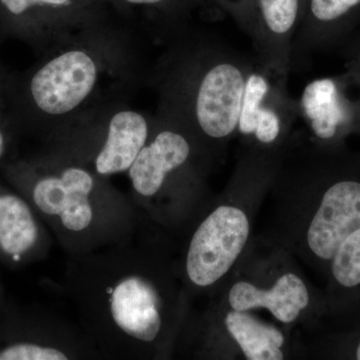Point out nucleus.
Segmentation results:
<instances>
[{
    "mask_svg": "<svg viewBox=\"0 0 360 360\" xmlns=\"http://www.w3.org/2000/svg\"><path fill=\"white\" fill-rule=\"evenodd\" d=\"M9 186L30 201L68 257L136 238L143 217L108 177L39 148L0 165Z\"/></svg>",
    "mask_w": 360,
    "mask_h": 360,
    "instance_id": "39448f33",
    "label": "nucleus"
},
{
    "mask_svg": "<svg viewBox=\"0 0 360 360\" xmlns=\"http://www.w3.org/2000/svg\"><path fill=\"white\" fill-rule=\"evenodd\" d=\"M141 28L111 11L13 72L7 111L21 136L41 141L54 130L104 104L129 101L148 85L150 63Z\"/></svg>",
    "mask_w": 360,
    "mask_h": 360,
    "instance_id": "f03ea898",
    "label": "nucleus"
},
{
    "mask_svg": "<svg viewBox=\"0 0 360 360\" xmlns=\"http://www.w3.org/2000/svg\"><path fill=\"white\" fill-rule=\"evenodd\" d=\"M103 359L80 326L39 305L7 300L0 317V360Z\"/></svg>",
    "mask_w": 360,
    "mask_h": 360,
    "instance_id": "1a4fd4ad",
    "label": "nucleus"
},
{
    "mask_svg": "<svg viewBox=\"0 0 360 360\" xmlns=\"http://www.w3.org/2000/svg\"><path fill=\"white\" fill-rule=\"evenodd\" d=\"M297 103L309 141L317 148H345L350 135H359L360 84L347 71L311 80Z\"/></svg>",
    "mask_w": 360,
    "mask_h": 360,
    "instance_id": "ddd939ff",
    "label": "nucleus"
},
{
    "mask_svg": "<svg viewBox=\"0 0 360 360\" xmlns=\"http://www.w3.org/2000/svg\"><path fill=\"white\" fill-rule=\"evenodd\" d=\"M0 85V165L18 156V143L22 139L7 111L4 89Z\"/></svg>",
    "mask_w": 360,
    "mask_h": 360,
    "instance_id": "412c9836",
    "label": "nucleus"
},
{
    "mask_svg": "<svg viewBox=\"0 0 360 360\" xmlns=\"http://www.w3.org/2000/svg\"><path fill=\"white\" fill-rule=\"evenodd\" d=\"M303 6L304 0H253L252 21L248 35L257 63L276 77L288 79Z\"/></svg>",
    "mask_w": 360,
    "mask_h": 360,
    "instance_id": "2eb2a0df",
    "label": "nucleus"
},
{
    "mask_svg": "<svg viewBox=\"0 0 360 360\" xmlns=\"http://www.w3.org/2000/svg\"><path fill=\"white\" fill-rule=\"evenodd\" d=\"M11 73L13 72H11V71L1 63V60H0V85L7 84L9 77H11Z\"/></svg>",
    "mask_w": 360,
    "mask_h": 360,
    "instance_id": "5701e85b",
    "label": "nucleus"
},
{
    "mask_svg": "<svg viewBox=\"0 0 360 360\" xmlns=\"http://www.w3.org/2000/svg\"><path fill=\"white\" fill-rule=\"evenodd\" d=\"M53 240L30 201L0 181V264L15 270L44 262Z\"/></svg>",
    "mask_w": 360,
    "mask_h": 360,
    "instance_id": "4468645a",
    "label": "nucleus"
},
{
    "mask_svg": "<svg viewBox=\"0 0 360 360\" xmlns=\"http://www.w3.org/2000/svg\"><path fill=\"white\" fill-rule=\"evenodd\" d=\"M7 303L6 288H4V283H2L1 277H0V317L4 312V307Z\"/></svg>",
    "mask_w": 360,
    "mask_h": 360,
    "instance_id": "b1692460",
    "label": "nucleus"
},
{
    "mask_svg": "<svg viewBox=\"0 0 360 360\" xmlns=\"http://www.w3.org/2000/svg\"><path fill=\"white\" fill-rule=\"evenodd\" d=\"M202 20L217 21L231 16L248 34L252 21L253 0H189Z\"/></svg>",
    "mask_w": 360,
    "mask_h": 360,
    "instance_id": "aec40b11",
    "label": "nucleus"
},
{
    "mask_svg": "<svg viewBox=\"0 0 360 360\" xmlns=\"http://www.w3.org/2000/svg\"><path fill=\"white\" fill-rule=\"evenodd\" d=\"M269 276H231L220 304L245 311L266 310L284 326L307 319V328H315L328 316L326 295L315 290L292 264L284 262Z\"/></svg>",
    "mask_w": 360,
    "mask_h": 360,
    "instance_id": "9d476101",
    "label": "nucleus"
},
{
    "mask_svg": "<svg viewBox=\"0 0 360 360\" xmlns=\"http://www.w3.org/2000/svg\"><path fill=\"white\" fill-rule=\"evenodd\" d=\"M137 236L66 260L63 291L103 359H172L191 312L175 260Z\"/></svg>",
    "mask_w": 360,
    "mask_h": 360,
    "instance_id": "f257e3e1",
    "label": "nucleus"
},
{
    "mask_svg": "<svg viewBox=\"0 0 360 360\" xmlns=\"http://www.w3.org/2000/svg\"><path fill=\"white\" fill-rule=\"evenodd\" d=\"M155 115L129 101L106 103L77 116L40 141V148L110 179L127 174L146 146Z\"/></svg>",
    "mask_w": 360,
    "mask_h": 360,
    "instance_id": "6e6552de",
    "label": "nucleus"
},
{
    "mask_svg": "<svg viewBox=\"0 0 360 360\" xmlns=\"http://www.w3.org/2000/svg\"><path fill=\"white\" fill-rule=\"evenodd\" d=\"M360 26V0H304L292 49V68L314 53L340 47Z\"/></svg>",
    "mask_w": 360,
    "mask_h": 360,
    "instance_id": "dca6fc26",
    "label": "nucleus"
},
{
    "mask_svg": "<svg viewBox=\"0 0 360 360\" xmlns=\"http://www.w3.org/2000/svg\"><path fill=\"white\" fill-rule=\"evenodd\" d=\"M270 189L279 207L276 243L326 277L360 227V151L317 148L293 134Z\"/></svg>",
    "mask_w": 360,
    "mask_h": 360,
    "instance_id": "20e7f679",
    "label": "nucleus"
},
{
    "mask_svg": "<svg viewBox=\"0 0 360 360\" xmlns=\"http://www.w3.org/2000/svg\"><path fill=\"white\" fill-rule=\"evenodd\" d=\"M345 58V71L360 84V26L340 47Z\"/></svg>",
    "mask_w": 360,
    "mask_h": 360,
    "instance_id": "4be33fe9",
    "label": "nucleus"
},
{
    "mask_svg": "<svg viewBox=\"0 0 360 360\" xmlns=\"http://www.w3.org/2000/svg\"><path fill=\"white\" fill-rule=\"evenodd\" d=\"M283 151L241 148L236 170L224 193L205 203L187 227L177 274L189 300L214 295L224 288L250 248L252 208L248 201L264 196Z\"/></svg>",
    "mask_w": 360,
    "mask_h": 360,
    "instance_id": "423d86ee",
    "label": "nucleus"
},
{
    "mask_svg": "<svg viewBox=\"0 0 360 360\" xmlns=\"http://www.w3.org/2000/svg\"><path fill=\"white\" fill-rule=\"evenodd\" d=\"M118 16L162 44L170 35L193 22L189 0H99Z\"/></svg>",
    "mask_w": 360,
    "mask_h": 360,
    "instance_id": "a211bd4d",
    "label": "nucleus"
},
{
    "mask_svg": "<svg viewBox=\"0 0 360 360\" xmlns=\"http://www.w3.org/2000/svg\"><path fill=\"white\" fill-rule=\"evenodd\" d=\"M288 78L271 75L255 58L246 79L236 136L243 148L278 151L288 146L297 120L298 103Z\"/></svg>",
    "mask_w": 360,
    "mask_h": 360,
    "instance_id": "f8f14e48",
    "label": "nucleus"
},
{
    "mask_svg": "<svg viewBox=\"0 0 360 360\" xmlns=\"http://www.w3.org/2000/svg\"><path fill=\"white\" fill-rule=\"evenodd\" d=\"M359 135H360V130H359Z\"/></svg>",
    "mask_w": 360,
    "mask_h": 360,
    "instance_id": "393cba45",
    "label": "nucleus"
},
{
    "mask_svg": "<svg viewBox=\"0 0 360 360\" xmlns=\"http://www.w3.org/2000/svg\"><path fill=\"white\" fill-rule=\"evenodd\" d=\"M214 167L184 127L155 113L150 136L127 172L130 198L150 224L184 233L207 202Z\"/></svg>",
    "mask_w": 360,
    "mask_h": 360,
    "instance_id": "0eeeda50",
    "label": "nucleus"
},
{
    "mask_svg": "<svg viewBox=\"0 0 360 360\" xmlns=\"http://www.w3.org/2000/svg\"><path fill=\"white\" fill-rule=\"evenodd\" d=\"M316 331L315 354L321 359L360 360V321H326Z\"/></svg>",
    "mask_w": 360,
    "mask_h": 360,
    "instance_id": "6ab92c4d",
    "label": "nucleus"
},
{
    "mask_svg": "<svg viewBox=\"0 0 360 360\" xmlns=\"http://www.w3.org/2000/svg\"><path fill=\"white\" fill-rule=\"evenodd\" d=\"M324 279L328 316L360 319V227L336 250Z\"/></svg>",
    "mask_w": 360,
    "mask_h": 360,
    "instance_id": "f3484780",
    "label": "nucleus"
},
{
    "mask_svg": "<svg viewBox=\"0 0 360 360\" xmlns=\"http://www.w3.org/2000/svg\"><path fill=\"white\" fill-rule=\"evenodd\" d=\"M148 86L158 94L155 113L174 120L195 139L213 165L236 136L246 79L255 58L205 28L184 26L161 44Z\"/></svg>",
    "mask_w": 360,
    "mask_h": 360,
    "instance_id": "7ed1b4c3",
    "label": "nucleus"
},
{
    "mask_svg": "<svg viewBox=\"0 0 360 360\" xmlns=\"http://www.w3.org/2000/svg\"><path fill=\"white\" fill-rule=\"evenodd\" d=\"M110 11L99 0H0V39L18 40L40 54Z\"/></svg>",
    "mask_w": 360,
    "mask_h": 360,
    "instance_id": "9b49d317",
    "label": "nucleus"
}]
</instances>
